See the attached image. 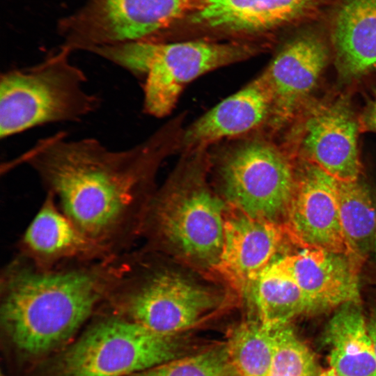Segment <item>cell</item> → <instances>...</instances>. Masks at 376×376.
Masks as SVG:
<instances>
[{
  "label": "cell",
  "instance_id": "16",
  "mask_svg": "<svg viewBox=\"0 0 376 376\" xmlns=\"http://www.w3.org/2000/svg\"><path fill=\"white\" fill-rule=\"evenodd\" d=\"M318 0H197L196 25L228 33H263L300 17Z\"/></svg>",
  "mask_w": 376,
  "mask_h": 376
},
{
  "label": "cell",
  "instance_id": "5",
  "mask_svg": "<svg viewBox=\"0 0 376 376\" xmlns=\"http://www.w3.org/2000/svg\"><path fill=\"white\" fill-rule=\"evenodd\" d=\"M107 300L123 316L163 334L184 333L223 304L217 292L178 273H140L127 253Z\"/></svg>",
  "mask_w": 376,
  "mask_h": 376
},
{
  "label": "cell",
  "instance_id": "11",
  "mask_svg": "<svg viewBox=\"0 0 376 376\" xmlns=\"http://www.w3.org/2000/svg\"><path fill=\"white\" fill-rule=\"evenodd\" d=\"M358 124L345 100L315 107L302 124L300 146L306 160L341 181H355L361 171Z\"/></svg>",
  "mask_w": 376,
  "mask_h": 376
},
{
  "label": "cell",
  "instance_id": "12",
  "mask_svg": "<svg viewBox=\"0 0 376 376\" xmlns=\"http://www.w3.org/2000/svg\"><path fill=\"white\" fill-rule=\"evenodd\" d=\"M275 262L301 289L307 314L359 301L358 274L361 265L347 254L306 249Z\"/></svg>",
  "mask_w": 376,
  "mask_h": 376
},
{
  "label": "cell",
  "instance_id": "27",
  "mask_svg": "<svg viewBox=\"0 0 376 376\" xmlns=\"http://www.w3.org/2000/svg\"><path fill=\"white\" fill-rule=\"evenodd\" d=\"M373 248H374L375 255H376V234H375V237Z\"/></svg>",
  "mask_w": 376,
  "mask_h": 376
},
{
  "label": "cell",
  "instance_id": "9",
  "mask_svg": "<svg viewBox=\"0 0 376 376\" xmlns=\"http://www.w3.org/2000/svg\"><path fill=\"white\" fill-rule=\"evenodd\" d=\"M219 173L223 194L232 207L282 224L296 173L279 149L262 141L243 143L224 159Z\"/></svg>",
  "mask_w": 376,
  "mask_h": 376
},
{
  "label": "cell",
  "instance_id": "14",
  "mask_svg": "<svg viewBox=\"0 0 376 376\" xmlns=\"http://www.w3.org/2000/svg\"><path fill=\"white\" fill-rule=\"evenodd\" d=\"M232 209L226 212L223 247L214 269L244 293L272 263L286 235L281 224Z\"/></svg>",
  "mask_w": 376,
  "mask_h": 376
},
{
  "label": "cell",
  "instance_id": "2",
  "mask_svg": "<svg viewBox=\"0 0 376 376\" xmlns=\"http://www.w3.org/2000/svg\"><path fill=\"white\" fill-rule=\"evenodd\" d=\"M120 256L36 266L18 256L1 275V322L21 352L39 355L61 345L104 300L118 276Z\"/></svg>",
  "mask_w": 376,
  "mask_h": 376
},
{
  "label": "cell",
  "instance_id": "1",
  "mask_svg": "<svg viewBox=\"0 0 376 376\" xmlns=\"http://www.w3.org/2000/svg\"><path fill=\"white\" fill-rule=\"evenodd\" d=\"M150 148L113 150L95 138L58 132L1 165L31 168L64 214L110 256L123 253L141 230Z\"/></svg>",
  "mask_w": 376,
  "mask_h": 376
},
{
  "label": "cell",
  "instance_id": "24",
  "mask_svg": "<svg viewBox=\"0 0 376 376\" xmlns=\"http://www.w3.org/2000/svg\"><path fill=\"white\" fill-rule=\"evenodd\" d=\"M274 349L269 376H321L309 348L290 324L274 330Z\"/></svg>",
  "mask_w": 376,
  "mask_h": 376
},
{
  "label": "cell",
  "instance_id": "18",
  "mask_svg": "<svg viewBox=\"0 0 376 376\" xmlns=\"http://www.w3.org/2000/svg\"><path fill=\"white\" fill-rule=\"evenodd\" d=\"M332 42L341 78L376 68V0H345L333 22Z\"/></svg>",
  "mask_w": 376,
  "mask_h": 376
},
{
  "label": "cell",
  "instance_id": "19",
  "mask_svg": "<svg viewBox=\"0 0 376 376\" xmlns=\"http://www.w3.org/2000/svg\"><path fill=\"white\" fill-rule=\"evenodd\" d=\"M328 370L321 376H376V355L359 303L342 305L326 325Z\"/></svg>",
  "mask_w": 376,
  "mask_h": 376
},
{
  "label": "cell",
  "instance_id": "25",
  "mask_svg": "<svg viewBox=\"0 0 376 376\" xmlns=\"http://www.w3.org/2000/svg\"><path fill=\"white\" fill-rule=\"evenodd\" d=\"M363 121L369 130L376 132V91L374 93L366 109Z\"/></svg>",
  "mask_w": 376,
  "mask_h": 376
},
{
  "label": "cell",
  "instance_id": "8",
  "mask_svg": "<svg viewBox=\"0 0 376 376\" xmlns=\"http://www.w3.org/2000/svg\"><path fill=\"white\" fill-rule=\"evenodd\" d=\"M197 0H86L61 19V46L75 51L150 41L154 35L191 13Z\"/></svg>",
  "mask_w": 376,
  "mask_h": 376
},
{
  "label": "cell",
  "instance_id": "23",
  "mask_svg": "<svg viewBox=\"0 0 376 376\" xmlns=\"http://www.w3.org/2000/svg\"><path fill=\"white\" fill-rule=\"evenodd\" d=\"M131 376H237L226 342L159 364Z\"/></svg>",
  "mask_w": 376,
  "mask_h": 376
},
{
  "label": "cell",
  "instance_id": "17",
  "mask_svg": "<svg viewBox=\"0 0 376 376\" xmlns=\"http://www.w3.org/2000/svg\"><path fill=\"white\" fill-rule=\"evenodd\" d=\"M271 109V95L260 76L197 119L187 130L183 142L196 147L246 133L266 120Z\"/></svg>",
  "mask_w": 376,
  "mask_h": 376
},
{
  "label": "cell",
  "instance_id": "15",
  "mask_svg": "<svg viewBox=\"0 0 376 376\" xmlns=\"http://www.w3.org/2000/svg\"><path fill=\"white\" fill-rule=\"evenodd\" d=\"M20 249V256L42 268L112 257L84 236L49 194L23 234Z\"/></svg>",
  "mask_w": 376,
  "mask_h": 376
},
{
  "label": "cell",
  "instance_id": "7",
  "mask_svg": "<svg viewBox=\"0 0 376 376\" xmlns=\"http://www.w3.org/2000/svg\"><path fill=\"white\" fill-rule=\"evenodd\" d=\"M141 230L188 262L214 269L224 243L226 207L201 181L189 180L166 191L146 207Z\"/></svg>",
  "mask_w": 376,
  "mask_h": 376
},
{
  "label": "cell",
  "instance_id": "26",
  "mask_svg": "<svg viewBox=\"0 0 376 376\" xmlns=\"http://www.w3.org/2000/svg\"><path fill=\"white\" fill-rule=\"evenodd\" d=\"M367 326L376 355V311L372 315L368 323H367Z\"/></svg>",
  "mask_w": 376,
  "mask_h": 376
},
{
  "label": "cell",
  "instance_id": "3",
  "mask_svg": "<svg viewBox=\"0 0 376 376\" xmlns=\"http://www.w3.org/2000/svg\"><path fill=\"white\" fill-rule=\"evenodd\" d=\"M62 46L38 63L0 78V137L57 122L78 121L95 111L100 98L88 92L84 72Z\"/></svg>",
  "mask_w": 376,
  "mask_h": 376
},
{
  "label": "cell",
  "instance_id": "10",
  "mask_svg": "<svg viewBox=\"0 0 376 376\" xmlns=\"http://www.w3.org/2000/svg\"><path fill=\"white\" fill-rule=\"evenodd\" d=\"M338 180L306 160L296 173L294 193L282 226L290 240L306 249L350 256L341 228Z\"/></svg>",
  "mask_w": 376,
  "mask_h": 376
},
{
  "label": "cell",
  "instance_id": "6",
  "mask_svg": "<svg viewBox=\"0 0 376 376\" xmlns=\"http://www.w3.org/2000/svg\"><path fill=\"white\" fill-rule=\"evenodd\" d=\"M182 334H163L123 316L100 320L62 356L61 376H131L190 354Z\"/></svg>",
  "mask_w": 376,
  "mask_h": 376
},
{
  "label": "cell",
  "instance_id": "13",
  "mask_svg": "<svg viewBox=\"0 0 376 376\" xmlns=\"http://www.w3.org/2000/svg\"><path fill=\"white\" fill-rule=\"evenodd\" d=\"M328 49L314 33L287 42L262 75L271 95V116L279 127L288 121L306 98L325 68Z\"/></svg>",
  "mask_w": 376,
  "mask_h": 376
},
{
  "label": "cell",
  "instance_id": "22",
  "mask_svg": "<svg viewBox=\"0 0 376 376\" xmlns=\"http://www.w3.org/2000/svg\"><path fill=\"white\" fill-rule=\"evenodd\" d=\"M225 342L237 376H269L274 349V330L249 319L235 326Z\"/></svg>",
  "mask_w": 376,
  "mask_h": 376
},
{
  "label": "cell",
  "instance_id": "21",
  "mask_svg": "<svg viewBox=\"0 0 376 376\" xmlns=\"http://www.w3.org/2000/svg\"><path fill=\"white\" fill-rule=\"evenodd\" d=\"M337 198L341 228L350 255L361 265L374 245L375 206L368 189L358 180H338Z\"/></svg>",
  "mask_w": 376,
  "mask_h": 376
},
{
  "label": "cell",
  "instance_id": "20",
  "mask_svg": "<svg viewBox=\"0 0 376 376\" xmlns=\"http://www.w3.org/2000/svg\"><path fill=\"white\" fill-rule=\"evenodd\" d=\"M256 314V319L267 329L275 330L307 314L304 296L293 279L276 262L265 268L243 293Z\"/></svg>",
  "mask_w": 376,
  "mask_h": 376
},
{
  "label": "cell",
  "instance_id": "4",
  "mask_svg": "<svg viewBox=\"0 0 376 376\" xmlns=\"http://www.w3.org/2000/svg\"><path fill=\"white\" fill-rule=\"evenodd\" d=\"M91 53L144 77L143 105L148 114L171 112L184 88L198 77L250 57L249 45L207 41H140L103 46Z\"/></svg>",
  "mask_w": 376,
  "mask_h": 376
}]
</instances>
